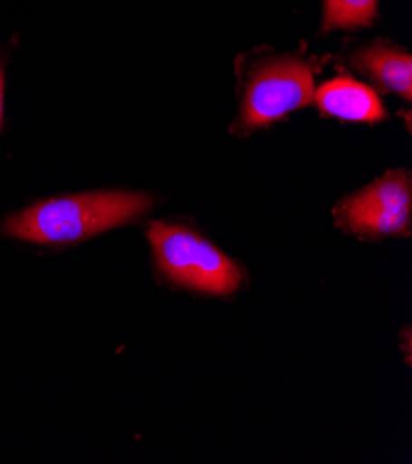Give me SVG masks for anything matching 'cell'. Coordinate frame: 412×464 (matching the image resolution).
Masks as SVG:
<instances>
[{
	"mask_svg": "<svg viewBox=\"0 0 412 464\" xmlns=\"http://www.w3.org/2000/svg\"><path fill=\"white\" fill-rule=\"evenodd\" d=\"M355 65L370 78H374L383 89L398 92L403 99L412 97V62L410 56L392 49V46L376 44L372 49L362 51L355 58Z\"/></svg>",
	"mask_w": 412,
	"mask_h": 464,
	"instance_id": "obj_6",
	"label": "cell"
},
{
	"mask_svg": "<svg viewBox=\"0 0 412 464\" xmlns=\"http://www.w3.org/2000/svg\"><path fill=\"white\" fill-rule=\"evenodd\" d=\"M150 208V197L124 191L51 198L10 217L3 234L37 245L78 243L141 217Z\"/></svg>",
	"mask_w": 412,
	"mask_h": 464,
	"instance_id": "obj_1",
	"label": "cell"
},
{
	"mask_svg": "<svg viewBox=\"0 0 412 464\" xmlns=\"http://www.w3.org/2000/svg\"><path fill=\"white\" fill-rule=\"evenodd\" d=\"M314 102L322 113L342 121L379 122L387 117L376 91L348 76H337L314 91Z\"/></svg>",
	"mask_w": 412,
	"mask_h": 464,
	"instance_id": "obj_5",
	"label": "cell"
},
{
	"mask_svg": "<svg viewBox=\"0 0 412 464\" xmlns=\"http://www.w3.org/2000/svg\"><path fill=\"white\" fill-rule=\"evenodd\" d=\"M147 237L167 282L202 295L230 296L244 284V270L195 229L156 220Z\"/></svg>",
	"mask_w": 412,
	"mask_h": 464,
	"instance_id": "obj_2",
	"label": "cell"
},
{
	"mask_svg": "<svg viewBox=\"0 0 412 464\" xmlns=\"http://www.w3.org/2000/svg\"><path fill=\"white\" fill-rule=\"evenodd\" d=\"M410 193L407 170L387 172L369 188L340 200L333 209L335 224L359 239L405 237L410 231Z\"/></svg>",
	"mask_w": 412,
	"mask_h": 464,
	"instance_id": "obj_3",
	"label": "cell"
},
{
	"mask_svg": "<svg viewBox=\"0 0 412 464\" xmlns=\"http://www.w3.org/2000/svg\"><path fill=\"white\" fill-rule=\"evenodd\" d=\"M3 113H5V71L0 67V124H3Z\"/></svg>",
	"mask_w": 412,
	"mask_h": 464,
	"instance_id": "obj_8",
	"label": "cell"
},
{
	"mask_svg": "<svg viewBox=\"0 0 412 464\" xmlns=\"http://www.w3.org/2000/svg\"><path fill=\"white\" fill-rule=\"evenodd\" d=\"M376 8L378 0H326L324 30L370 24Z\"/></svg>",
	"mask_w": 412,
	"mask_h": 464,
	"instance_id": "obj_7",
	"label": "cell"
},
{
	"mask_svg": "<svg viewBox=\"0 0 412 464\" xmlns=\"http://www.w3.org/2000/svg\"><path fill=\"white\" fill-rule=\"evenodd\" d=\"M314 67L298 58L270 60L255 67L244 85L241 126L255 130L314 101Z\"/></svg>",
	"mask_w": 412,
	"mask_h": 464,
	"instance_id": "obj_4",
	"label": "cell"
}]
</instances>
